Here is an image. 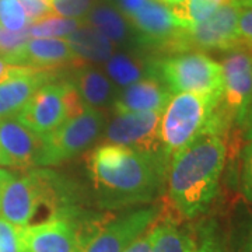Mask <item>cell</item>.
<instances>
[{
  "mask_svg": "<svg viewBox=\"0 0 252 252\" xmlns=\"http://www.w3.org/2000/svg\"><path fill=\"white\" fill-rule=\"evenodd\" d=\"M149 0H118L119 4V11L127 17L130 14L136 13L139 9H142Z\"/></svg>",
  "mask_w": 252,
  "mask_h": 252,
  "instance_id": "d6a6232c",
  "label": "cell"
},
{
  "mask_svg": "<svg viewBox=\"0 0 252 252\" xmlns=\"http://www.w3.org/2000/svg\"><path fill=\"white\" fill-rule=\"evenodd\" d=\"M79 215L80 210L76 209L38 224L20 227L23 252H80Z\"/></svg>",
  "mask_w": 252,
  "mask_h": 252,
  "instance_id": "30bf717a",
  "label": "cell"
},
{
  "mask_svg": "<svg viewBox=\"0 0 252 252\" xmlns=\"http://www.w3.org/2000/svg\"><path fill=\"white\" fill-rule=\"evenodd\" d=\"M105 115L101 109L86 107L80 115L66 121L52 133L42 136L44 146L36 167H52L87 150L101 135Z\"/></svg>",
  "mask_w": 252,
  "mask_h": 252,
  "instance_id": "52a82bcc",
  "label": "cell"
},
{
  "mask_svg": "<svg viewBox=\"0 0 252 252\" xmlns=\"http://www.w3.org/2000/svg\"><path fill=\"white\" fill-rule=\"evenodd\" d=\"M11 64L55 72L66 64L80 66L83 62L76 58L63 38H30L24 48L14 56Z\"/></svg>",
  "mask_w": 252,
  "mask_h": 252,
  "instance_id": "5bb4252c",
  "label": "cell"
},
{
  "mask_svg": "<svg viewBox=\"0 0 252 252\" xmlns=\"http://www.w3.org/2000/svg\"><path fill=\"white\" fill-rule=\"evenodd\" d=\"M195 252H228L224 237L215 221L203 223L198 228Z\"/></svg>",
  "mask_w": 252,
  "mask_h": 252,
  "instance_id": "d4e9b609",
  "label": "cell"
},
{
  "mask_svg": "<svg viewBox=\"0 0 252 252\" xmlns=\"http://www.w3.org/2000/svg\"><path fill=\"white\" fill-rule=\"evenodd\" d=\"M171 158L164 150L143 152L107 143L86 157L97 205L118 210L146 203L161 189Z\"/></svg>",
  "mask_w": 252,
  "mask_h": 252,
  "instance_id": "6da1fadb",
  "label": "cell"
},
{
  "mask_svg": "<svg viewBox=\"0 0 252 252\" xmlns=\"http://www.w3.org/2000/svg\"><path fill=\"white\" fill-rule=\"evenodd\" d=\"M231 3V0H185L170 7L182 28H188L209 18L219 7Z\"/></svg>",
  "mask_w": 252,
  "mask_h": 252,
  "instance_id": "44dd1931",
  "label": "cell"
},
{
  "mask_svg": "<svg viewBox=\"0 0 252 252\" xmlns=\"http://www.w3.org/2000/svg\"><path fill=\"white\" fill-rule=\"evenodd\" d=\"M235 252H252V221L240 235V240L235 247Z\"/></svg>",
  "mask_w": 252,
  "mask_h": 252,
  "instance_id": "836d02e7",
  "label": "cell"
},
{
  "mask_svg": "<svg viewBox=\"0 0 252 252\" xmlns=\"http://www.w3.org/2000/svg\"><path fill=\"white\" fill-rule=\"evenodd\" d=\"M107 72L119 86H130L143 79V64L130 55H112L107 61Z\"/></svg>",
  "mask_w": 252,
  "mask_h": 252,
  "instance_id": "7402d4cb",
  "label": "cell"
},
{
  "mask_svg": "<svg viewBox=\"0 0 252 252\" xmlns=\"http://www.w3.org/2000/svg\"><path fill=\"white\" fill-rule=\"evenodd\" d=\"M0 32H1V27H0Z\"/></svg>",
  "mask_w": 252,
  "mask_h": 252,
  "instance_id": "74e56055",
  "label": "cell"
},
{
  "mask_svg": "<svg viewBox=\"0 0 252 252\" xmlns=\"http://www.w3.org/2000/svg\"><path fill=\"white\" fill-rule=\"evenodd\" d=\"M171 93L154 77H146L126 86L114 101L115 114L122 112H162L171 98Z\"/></svg>",
  "mask_w": 252,
  "mask_h": 252,
  "instance_id": "2e32d148",
  "label": "cell"
},
{
  "mask_svg": "<svg viewBox=\"0 0 252 252\" xmlns=\"http://www.w3.org/2000/svg\"><path fill=\"white\" fill-rule=\"evenodd\" d=\"M243 129L245 130V137L252 140V102L251 107H250V111H248V114H247V118H245Z\"/></svg>",
  "mask_w": 252,
  "mask_h": 252,
  "instance_id": "e575fe53",
  "label": "cell"
},
{
  "mask_svg": "<svg viewBox=\"0 0 252 252\" xmlns=\"http://www.w3.org/2000/svg\"><path fill=\"white\" fill-rule=\"evenodd\" d=\"M58 79L56 72L35 70L0 81V119L17 117L36 91Z\"/></svg>",
  "mask_w": 252,
  "mask_h": 252,
  "instance_id": "9a60e30c",
  "label": "cell"
},
{
  "mask_svg": "<svg viewBox=\"0 0 252 252\" xmlns=\"http://www.w3.org/2000/svg\"><path fill=\"white\" fill-rule=\"evenodd\" d=\"M126 20L139 34V41L147 45H157L160 49L182 28L171 9L157 0H149Z\"/></svg>",
  "mask_w": 252,
  "mask_h": 252,
  "instance_id": "4fadbf2b",
  "label": "cell"
},
{
  "mask_svg": "<svg viewBox=\"0 0 252 252\" xmlns=\"http://www.w3.org/2000/svg\"><path fill=\"white\" fill-rule=\"evenodd\" d=\"M162 112H122L115 114L105 130L108 143L132 147L143 152L164 150L160 142Z\"/></svg>",
  "mask_w": 252,
  "mask_h": 252,
  "instance_id": "8fae6325",
  "label": "cell"
},
{
  "mask_svg": "<svg viewBox=\"0 0 252 252\" xmlns=\"http://www.w3.org/2000/svg\"><path fill=\"white\" fill-rule=\"evenodd\" d=\"M74 84L84 104L93 108L111 105L117 98L112 83L95 69H83Z\"/></svg>",
  "mask_w": 252,
  "mask_h": 252,
  "instance_id": "ffe728a7",
  "label": "cell"
},
{
  "mask_svg": "<svg viewBox=\"0 0 252 252\" xmlns=\"http://www.w3.org/2000/svg\"><path fill=\"white\" fill-rule=\"evenodd\" d=\"M225 153L224 136L205 130L172 156L168 196L181 219H196L209 210L219 190Z\"/></svg>",
  "mask_w": 252,
  "mask_h": 252,
  "instance_id": "7a4b0ae2",
  "label": "cell"
},
{
  "mask_svg": "<svg viewBox=\"0 0 252 252\" xmlns=\"http://www.w3.org/2000/svg\"><path fill=\"white\" fill-rule=\"evenodd\" d=\"M20 3L27 16L28 26L54 14L49 0H20Z\"/></svg>",
  "mask_w": 252,
  "mask_h": 252,
  "instance_id": "f1b7e54d",
  "label": "cell"
},
{
  "mask_svg": "<svg viewBox=\"0 0 252 252\" xmlns=\"http://www.w3.org/2000/svg\"><path fill=\"white\" fill-rule=\"evenodd\" d=\"M30 38L31 36L28 34V27L21 31H17V32L1 30V32H0V58L11 64V61L14 59V56L24 48Z\"/></svg>",
  "mask_w": 252,
  "mask_h": 252,
  "instance_id": "4316f807",
  "label": "cell"
},
{
  "mask_svg": "<svg viewBox=\"0 0 252 252\" xmlns=\"http://www.w3.org/2000/svg\"><path fill=\"white\" fill-rule=\"evenodd\" d=\"M238 36L241 46L252 52V4L240 10Z\"/></svg>",
  "mask_w": 252,
  "mask_h": 252,
  "instance_id": "f546056e",
  "label": "cell"
},
{
  "mask_svg": "<svg viewBox=\"0 0 252 252\" xmlns=\"http://www.w3.org/2000/svg\"><path fill=\"white\" fill-rule=\"evenodd\" d=\"M0 252H23L20 227L10 224L0 217Z\"/></svg>",
  "mask_w": 252,
  "mask_h": 252,
  "instance_id": "83f0119b",
  "label": "cell"
},
{
  "mask_svg": "<svg viewBox=\"0 0 252 252\" xmlns=\"http://www.w3.org/2000/svg\"><path fill=\"white\" fill-rule=\"evenodd\" d=\"M83 21L97 28L112 44H124L130 35V24L125 16L118 9L105 3L93 7Z\"/></svg>",
  "mask_w": 252,
  "mask_h": 252,
  "instance_id": "d6986e66",
  "label": "cell"
},
{
  "mask_svg": "<svg viewBox=\"0 0 252 252\" xmlns=\"http://www.w3.org/2000/svg\"><path fill=\"white\" fill-rule=\"evenodd\" d=\"M149 70L171 94H223V72L220 63L199 51L168 55L156 61Z\"/></svg>",
  "mask_w": 252,
  "mask_h": 252,
  "instance_id": "277c9868",
  "label": "cell"
},
{
  "mask_svg": "<svg viewBox=\"0 0 252 252\" xmlns=\"http://www.w3.org/2000/svg\"><path fill=\"white\" fill-rule=\"evenodd\" d=\"M124 252H152V235L150 230L140 235L137 240L130 244Z\"/></svg>",
  "mask_w": 252,
  "mask_h": 252,
  "instance_id": "1f68e13d",
  "label": "cell"
},
{
  "mask_svg": "<svg viewBox=\"0 0 252 252\" xmlns=\"http://www.w3.org/2000/svg\"><path fill=\"white\" fill-rule=\"evenodd\" d=\"M160 215V207H142L119 217H111L93 233L80 252H124L149 231Z\"/></svg>",
  "mask_w": 252,
  "mask_h": 252,
  "instance_id": "9c48e42d",
  "label": "cell"
},
{
  "mask_svg": "<svg viewBox=\"0 0 252 252\" xmlns=\"http://www.w3.org/2000/svg\"><path fill=\"white\" fill-rule=\"evenodd\" d=\"M234 4H237L240 9H243V7H247V6H251L252 4V0H231Z\"/></svg>",
  "mask_w": 252,
  "mask_h": 252,
  "instance_id": "d590c367",
  "label": "cell"
},
{
  "mask_svg": "<svg viewBox=\"0 0 252 252\" xmlns=\"http://www.w3.org/2000/svg\"><path fill=\"white\" fill-rule=\"evenodd\" d=\"M152 252H195L196 233L180 227L178 221L157 220L150 228Z\"/></svg>",
  "mask_w": 252,
  "mask_h": 252,
  "instance_id": "ac0fdd59",
  "label": "cell"
},
{
  "mask_svg": "<svg viewBox=\"0 0 252 252\" xmlns=\"http://www.w3.org/2000/svg\"><path fill=\"white\" fill-rule=\"evenodd\" d=\"M52 13L64 18L84 20L94 7V0H49Z\"/></svg>",
  "mask_w": 252,
  "mask_h": 252,
  "instance_id": "484cf974",
  "label": "cell"
},
{
  "mask_svg": "<svg viewBox=\"0 0 252 252\" xmlns=\"http://www.w3.org/2000/svg\"><path fill=\"white\" fill-rule=\"evenodd\" d=\"M157 1H160V3H164L165 6H177V4H181V3H184L185 0H157Z\"/></svg>",
  "mask_w": 252,
  "mask_h": 252,
  "instance_id": "8d00e7d4",
  "label": "cell"
},
{
  "mask_svg": "<svg viewBox=\"0 0 252 252\" xmlns=\"http://www.w3.org/2000/svg\"><path fill=\"white\" fill-rule=\"evenodd\" d=\"M84 21L73 18L59 17L51 14L36 23L28 26V34L31 38H62L72 34Z\"/></svg>",
  "mask_w": 252,
  "mask_h": 252,
  "instance_id": "603a6c76",
  "label": "cell"
},
{
  "mask_svg": "<svg viewBox=\"0 0 252 252\" xmlns=\"http://www.w3.org/2000/svg\"><path fill=\"white\" fill-rule=\"evenodd\" d=\"M66 41L72 48L73 54L80 62H104L108 61L114 52V44L97 28L83 23L70 35L66 36Z\"/></svg>",
  "mask_w": 252,
  "mask_h": 252,
  "instance_id": "e0dca14e",
  "label": "cell"
},
{
  "mask_svg": "<svg viewBox=\"0 0 252 252\" xmlns=\"http://www.w3.org/2000/svg\"><path fill=\"white\" fill-rule=\"evenodd\" d=\"M0 27L17 32L28 27V20L20 0H0Z\"/></svg>",
  "mask_w": 252,
  "mask_h": 252,
  "instance_id": "cb8c5ba5",
  "label": "cell"
},
{
  "mask_svg": "<svg viewBox=\"0 0 252 252\" xmlns=\"http://www.w3.org/2000/svg\"><path fill=\"white\" fill-rule=\"evenodd\" d=\"M86 107L74 81L58 79L36 91L16 118L36 135L46 136L80 115Z\"/></svg>",
  "mask_w": 252,
  "mask_h": 252,
  "instance_id": "5b68a950",
  "label": "cell"
},
{
  "mask_svg": "<svg viewBox=\"0 0 252 252\" xmlns=\"http://www.w3.org/2000/svg\"><path fill=\"white\" fill-rule=\"evenodd\" d=\"M240 7L227 3L206 18L205 21L188 28H181L177 35L161 49L167 54H180L188 51H221L228 52L243 48L238 36Z\"/></svg>",
  "mask_w": 252,
  "mask_h": 252,
  "instance_id": "8992f818",
  "label": "cell"
},
{
  "mask_svg": "<svg viewBox=\"0 0 252 252\" xmlns=\"http://www.w3.org/2000/svg\"><path fill=\"white\" fill-rule=\"evenodd\" d=\"M241 187L245 198L252 202V140L247 144L243 153L241 167Z\"/></svg>",
  "mask_w": 252,
  "mask_h": 252,
  "instance_id": "4dcf8cb0",
  "label": "cell"
},
{
  "mask_svg": "<svg viewBox=\"0 0 252 252\" xmlns=\"http://www.w3.org/2000/svg\"><path fill=\"white\" fill-rule=\"evenodd\" d=\"M42 146L44 137L17 118L0 119V165L20 170L36 167Z\"/></svg>",
  "mask_w": 252,
  "mask_h": 252,
  "instance_id": "7c38bea8",
  "label": "cell"
},
{
  "mask_svg": "<svg viewBox=\"0 0 252 252\" xmlns=\"http://www.w3.org/2000/svg\"><path fill=\"white\" fill-rule=\"evenodd\" d=\"M220 66L223 72L220 108L231 124L243 129L252 102V52L245 48L228 51Z\"/></svg>",
  "mask_w": 252,
  "mask_h": 252,
  "instance_id": "ba28073f",
  "label": "cell"
},
{
  "mask_svg": "<svg viewBox=\"0 0 252 252\" xmlns=\"http://www.w3.org/2000/svg\"><path fill=\"white\" fill-rule=\"evenodd\" d=\"M221 95L178 93L174 94L160 119V142L171 158L200 133H203L220 104Z\"/></svg>",
  "mask_w": 252,
  "mask_h": 252,
  "instance_id": "3957f363",
  "label": "cell"
}]
</instances>
